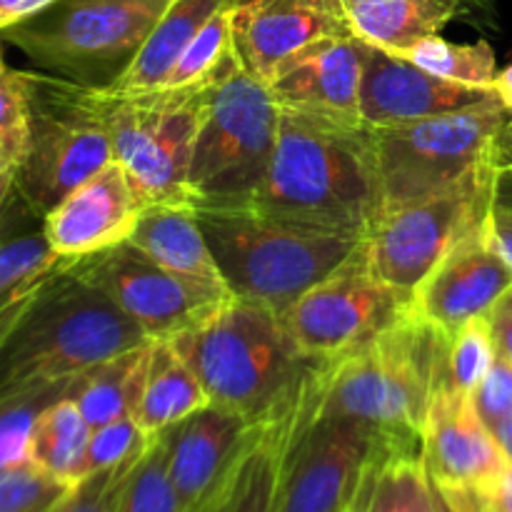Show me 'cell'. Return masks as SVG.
I'll return each instance as SVG.
<instances>
[{
    "label": "cell",
    "instance_id": "obj_1",
    "mask_svg": "<svg viewBox=\"0 0 512 512\" xmlns=\"http://www.w3.org/2000/svg\"><path fill=\"white\" fill-rule=\"evenodd\" d=\"M250 205L305 228L368 238L385 208L370 125L280 108L278 145Z\"/></svg>",
    "mask_w": 512,
    "mask_h": 512
},
{
    "label": "cell",
    "instance_id": "obj_2",
    "mask_svg": "<svg viewBox=\"0 0 512 512\" xmlns=\"http://www.w3.org/2000/svg\"><path fill=\"white\" fill-rule=\"evenodd\" d=\"M450 335L413 308L360 348L323 363L315 415L348 418L400 443H423L425 418L448 383Z\"/></svg>",
    "mask_w": 512,
    "mask_h": 512
},
{
    "label": "cell",
    "instance_id": "obj_3",
    "mask_svg": "<svg viewBox=\"0 0 512 512\" xmlns=\"http://www.w3.org/2000/svg\"><path fill=\"white\" fill-rule=\"evenodd\" d=\"M170 340L195 370L210 403L255 423L288 408L323 365L300 353L278 313L238 298Z\"/></svg>",
    "mask_w": 512,
    "mask_h": 512
},
{
    "label": "cell",
    "instance_id": "obj_4",
    "mask_svg": "<svg viewBox=\"0 0 512 512\" xmlns=\"http://www.w3.org/2000/svg\"><path fill=\"white\" fill-rule=\"evenodd\" d=\"M195 215L230 295L278 315L365 240L305 228L253 205H198Z\"/></svg>",
    "mask_w": 512,
    "mask_h": 512
},
{
    "label": "cell",
    "instance_id": "obj_5",
    "mask_svg": "<svg viewBox=\"0 0 512 512\" xmlns=\"http://www.w3.org/2000/svg\"><path fill=\"white\" fill-rule=\"evenodd\" d=\"M148 343L100 290L75 278L65 260L0 348V393L88 373L113 355Z\"/></svg>",
    "mask_w": 512,
    "mask_h": 512
},
{
    "label": "cell",
    "instance_id": "obj_6",
    "mask_svg": "<svg viewBox=\"0 0 512 512\" xmlns=\"http://www.w3.org/2000/svg\"><path fill=\"white\" fill-rule=\"evenodd\" d=\"M280 105L230 55L210 78L190 160L193 205H250L278 145Z\"/></svg>",
    "mask_w": 512,
    "mask_h": 512
},
{
    "label": "cell",
    "instance_id": "obj_7",
    "mask_svg": "<svg viewBox=\"0 0 512 512\" xmlns=\"http://www.w3.org/2000/svg\"><path fill=\"white\" fill-rule=\"evenodd\" d=\"M210 78L140 93L95 85L113 158L123 165L143 205H193L190 160Z\"/></svg>",
    "mask_w": 512,
    "mask_h": 512
},
{
    "label": "cell",
    "instance_id": "obj_8",
    "mask_svg": "<svg viewBox=\"0 0 512 512\" xmlns=\"http://www.w3.org/2000/svg\"><path fill=\"white\" fill-rule=\"evenodd\" d=\"M168 5L170 0H58L3 35L43 73L105 88L138 55Z\"/></svg>",
    "mask_w": 512,
    "mask_h": 512
},
{
    "label": "cell",
    "instance_id": "obj_9",
    "mask_svg": "<svg viewBox=\"0 0 512 512\" xmlns=\"http://www.w3.org/2000/svg\"><path fill=\"white\" fill-rule=\"evenodd\" d=\"M30 100L28 150L15 170V195L45 218L80 183L113 158L95 85L50 73H23Z\"/></svg>",
    "mask_w": 512,
    "mask_h": 512
},
{
    "label": "cell",
    "instance_id": "obj_10",
    "mask_svg": "<svg viewBox=\"0 0 512 512\" xmlns=\"http://www.w3.org/2000/svg\"><path fill=\"white\" fill-rule=\"evenodd\" d=\"M508 118L493 98L433 118L370 128L385 208L443 193L493 163L495 140Z\"/></svg>",
    "mask_w": 512,
    "mask_h": 512
},
{
    "label": "cell",
    "instance_id": "obj_11",
    "mask_svg": "<svg viewBox=\"0 0 512 512\" xmlns=\"http://www.w3.org/2000/svg\"><path fill=\"white\" fill-rule=\"evenodd\" d=\"M495 205V165L443 193L385 208L365 238L370 268L398 293H413L468 235L485 228Z\"/></svg>",
    "mask_w": 512,
    "mask_h": 512
},
{
    "label": "cell",
    "instance_id": "obj_12",
    "mask_svg": "<svg viewBox=\"0 0 512 512\" xmlns=\"http://www.w3.org/2000/svg\"><path fill=\"white\" fill-rule=\"evenodd\" d=\"M413 308L370 268L365 240L343 265L300 295L280 318L300 353L330 363L360 348Z\"/></svg>",
    "mask_w": 512,
    "mask_h": 512
},
{
    "label": "cell",
    "instance_id": "obj_13",
    "mask_svg": "<svg viewBox=\"0 0 512 512\" xmlns=\"http://www.w3.org/2000/svg\"><path fill=\"white\" fill-rule=\"evenodd\" d=\"M75 278L105 295L148 340H170L203 323L233 295L168 273L130 243L65 260Z\"/></svg>",
    "mask_w": 512,
    "mask_h": 512
},
{
    "label": "cell",
    "instance_id": "obj_14",
    "mask_svg": "<svg viewBox=\"0 0 512 512\" xmlns=\"http://www.w3.org/2000/svg\"><path fill=\"white\" fill-rule=\"evenodd\" d=\"M395 445L423 443H400L358 420L323 418L313 403L290 448L280 512H353L373 465Z\"/></svg>",
    "mask_w": 512,
    "mask_h": 512
},
{
    "label": "cell",
    "instance_id": "obj_15",
    "mask_svg": "<svg viewBox=\"0 0 512 512\" xmlns=\"http://www.w3.org/2000/svg\"><path fill=\"white\" fill-rule=\"evenodd\" d=\"M265 423H255L238 410L210 403L163 430L168 443V473L185 510L200 508L235 473Z\"/></svg>",
    "mask_w": 512,
    "mask_h": 512
},
{
    "label": "cell",
    "instance_id": "obj_16",
    "mask_svg": "<svg viewBox=\"0 0 512 512\" xmlns=\"http://www.w3.org/2000/svg\"><path fill=\"white\" fill-rule=\"evenodd\" d=\"M363 65L365 40L353 33L328 35L280 63L270 75L268 88L280 108L363 123Z\"/></svg>",
    "mask_w": 512,
    "mask_h": 512
},
{
    "label": "cell",
    "instance_id": "obj_17",
    "mask_svg": "<svg viewBox=\"0 0 512 512\" xmlns=\"http://www.w3.org/2000/svg\"><path fill=\"white\" fill-rule=\"evenodd\" d=\"M145 205L118 160L90 175L43 218V235L60 260H78L125 243Z\"/></svg>",
    "mask_w": 512,
    "mask_h": 512
},
{
    "label": "cell",
    "instance_id": "obj_18",
    "mask_svg": "<svg viewBox=\"0 0 512 512\" xmlns=\"http://www.w3.org/2000/svg\"><path fill=\"white\" fill-rule=\"evenodd\" d=\"M498 98L490 88L450 83L428 73L410 58L365 43L360 118L370 128L410 123L453 110L473 108Z\"/></svg>",
    "mask_w": 512,
    "mask_h": 512
},
{
    "label": "cell",
    "instance_id": "obj_19",
    "mask_svg": "<svg viewBox=\"0 0 512 512\" xmlns=\"http://www.w3.org/2000/svg\"><path fill=\"white\" fill-rule=\"evenodd\" d=\"M423 458L435 483L488 493L508 460L475 410L473 398L453 385L433 395L423 428Z\"/></svg>",
    "mask_w": 512,
    "mask_h": 512
},
{
    "label": "cell",
    "instance_id": "obj_20",
    "mask_svg": "<svg viewBox=\"0 0 512 512\" xmlns=\"http://www.w3.org/2000/svg\"><path fill=\"white\" fill-rule=\"evenodd\" d=\"M512 285V265L490 245L485 228L460 240L413 293V310L453 335L468 320L485 318Z\"/></svg>",
    "mask_w": 512,
    "mask_h": 512
},
{
    "label": "cell",
    "instance_id": "obj_21",
    "mask_svg": "<svg viewBox=\"0 0 512 512\" xmlns=\"http://www.w3.org/2000/svg\"><path fill=\"white\" fill-rule=\"evenodd\" d=\"M350 33L343 10L305 0H248L233 5V50L240 65L268 83L280 63L328 35Z\"/></svg>",
    "mask_w": 512,
    "mask_h": 512
},
{
    "label": "cell",
    "instance_id": "obj_22",
    "mask_svg": "<svg viewBox=\"0 0 512 512\" xmlns=\"http://www.w3.org/2000/svg\"><path fill=\"white\" fill-rule=\"evenodd\" d=\"M318 370L305 383L298 398L288 408L280 410L275 418H270L260 430L258 440L240 463L225 512H280L285 465H288L290 448H293L300 428L313 410Z\"/></svg>",
    "mask_w": 512,
    "mask_h": 512
},
{
    "label": "cell",
    "instance_id": "obj_23",
    "mask_svg": "<svg viewBox=\"0 0 512 512\" xmlns=\"http://www.w3.org/2000/svg\"><path fill=\"white\" fill-rule=\"evenodd\" d=\"M125 243L168 273L228 290L193 205H145Z\"/></svg>",
    "mask_w": 512,
    "mask_h": 512
},
{
    "label": "cell",
    "instance_id": "obj_24",
    "mask_svg": "<svg viewBox=\"0 0 512 512\" xmlns=\"http://www.w3.org/2000/svg\"><path fill=\"white\" fill-rule=\"evenodd\" d=\"M463 13L460 0H343L350 33L395 55H408Z\"/></svg>",
    "mask_w": 512,
    "mask_h": 512
},
{
    "label": "cell",
    "instance_id": "obj_25",
    "mask_svg": "<svg viewBox=\"0 0 512 512\" xmlns=\"http://www.w3.org/2000/svg\"><path fill=\"white\" fill-rule=\"evenodd\" d=\"M238 0H170L165 13L155 23L153 33L138 50L128 68L105 88L120 90V93H140V90L163 88L170 70L178 63L185 45L200 33L205 23L230 8Z\"/></svg>",
    "mask_w": 512,
    "mask_h": 512
},
{
    "label": "cell",
    "instance_id": "obj_26",
    "mask_svg": "<svg viewBox=\"0 0 512 512\" xmlns=\"http://www.w3.org/2000/svg\"><path fill=\"white\" fill-rule=\"evenodd\" d=\"M210 405L203 383L173 340L150 343L148 368L135 420L148 435H158Z\"/></svg>",
    "mask_w": 512,
    "mask_h": 512
},
{
    "label": "cell",
    "instance_id": "obj_27",
    "mask_svg": "<svg viewBox=\"0 0 512 512\" xmlns=\"http://www.w3.org/2000/svg\"><path fill=\"white\" fill-rule=\"evenodd\" d=\"M150 343L153 340L113 355L75 378L70 398L78 403L90 428H100L123 415H135L148 368Z\"/></svg>",
    "mask_w": 512,
    "mask_h": 512
},
{
    "label": "cell",
    "instance_id": "obj_28",
    "mask_svg": "<svg viewBox=\"0 0 512 512\" xmlns=\"http://www.w3.org/2000/svg\"><path fill=\"white\" fill-rule=\"evenodd\" d=\"M353 512H438L423 445H395L365 478Z\"/></svg>",
    "mask_w": 512,
    "mask_h": 512
},
{
    "label": "cell",
    "instance_id": "obj_29",
    "mask_svg": "<svg viewBox=\"0 0 512 512\" xmlns=\"http://www.w3.org/2000/svg\"><path fill=\"white\" fill-rule=\"evenodd\" d=\"M90 423L70 395L55 400L38 415L30 433L28 460L53 478L75 485L83 480L85 453L90 443Z\"/></svg>",
    "mask_w": 512,
    "mask_h": 512
},
{
    "label": "cell",
    "instance_id": "obj_30",
    "mask_svg": "<svg viewBox=\"0 0 512 512\" xmlns=\"http://www.w3.org/2000/svg\"><path fill=\"white\" fill-rule=\"evenodd\" d=\"M75 378L33 383L0 393V470L28 460V445L38 415L73 390Z\"/></svg>",
    "mask_w": 512,
    "mask_h": 512
},
{
    "label": "cell",
    "instance_id": "obj_31",
    "mask_svg": "<svg viewBox=\"0 0 512 512\" xmlns=\"http://www.w3.org/2000/svg\"><path fill=\"white\" fill-rule=\"evenodd\" d=\"M403 58H410L415 65L438 75V78L470 85V88L493 90V80L498 75L495 53L485 40H478V43H450L443 35H433V38L415 45Z\"/></svg>",
    "mask_w": 512,
    "mask_h": 512
},
{
    "label": "cell",
    "instance_id": "obj_32",
    "mask_svg": "<svg viewBox=\"0 0 512 512\" xmlns=\"http://www.w3.org/2000/svg\"><path fill=\"white\" fill-rule=\"evenodd\" d=\"M115 512H188L168 473V443L158 433L130 473Z\"/></svg>",
    "mask_w": 512,
    "mask_h": 512
},
{
    "label": "cell",
    "instance_id": "obj_33",
    "mask_svg": "<svg viewBox=\"0 0 512 512\" xmlns=\"http://www.w3.org/2000/svg\"><path fill=\"white\" fill-rule=\"evenodd\" d=\"M233 55V5L215 13L185 45L163 88H183L208 80Z\"/></svg>",
    "mask_w": 512,
    "mask_h": 512
},
{
    "label": "cell",
    "instance_id": "obj_34",
    "mask_svg": "<svg viewBox=\"0 0 512 512\" xmlns=\"http://www.w3.org/2000/svg\"><path fill=\"white\" fill-rule=\"evenodd\" d=\"M495 358H498V348H495L488 320H468L450 335L448 383L460 393L473 395L480 380L493 368Z\"/></svg>",
    "mask_w": 512,
    "mask_h": 512
},
{
    "label": "cell",
    "instance_id": "obj_35",
    "mask_svg": "<svg viewBox=\"0 0 512 512\" xmlns=\"http://www.w3.org/2000/svg\"><path fill=\"white\" fill-rule=\"evenodd\" d=\"M73 485L53 478L33 460L0 470V512H50Z\"/></svg>",
    "mask_w": 512,
    "mask_h": 512
},
{
    "label": "cell",
    "instance_id": "obj_36",
    "mask_svg": "<svg viewBox=\"0 0 512 512\" xmlns=\"http://www.w3.org/2000/svg\"><path fill=\"white\" fill-rule=\"evenodd\" d=\"M60 263L43 230L0 238V300Z\"/></svg>",
    "mask_w": 512,
    "mask_h": 512
},
{
    "label": "cell",
    "instance_id": "obj_37",
    "mask_svg": "<svg viewBox=\"0 0 512 512\" xmlns=\"http://www.w3.org/2000/svg\"><path fill=\"white\" fill-rule=\"evenodd\" d=\"M153 438L155 435H148L140 428L135 415H123V418L110 420V423L100 425V428H93L88 453H85L83 478L135 458V455H140L148 448Z\"/></svg>",
    "mask_w": 512,
    "mask_h": 512
},
{
    "label": "cell",
    "instance_id": "obj_38",
    "mask_svg": "<svg viewBox=\"0 0 512 512\" xmlns=\"http://www.w3.org/2000/svg\"><path fill=\"white\" fill-rule=\"evenodd\" d=\"M30 138V100L23 70H0V150L18 170Z\"/></svg>",
    "mask_w": 512,
    "mask_h": 512
},
{
    "label": "cell",
    "instance_id": "obj_39",
    "mask_svg": "<svg viewBox=\"0 0 512 512\" xmlns=\"http://www.w3.org/2000/svg\"><path fill=\"white\" fill-rule=\"evenodd\" d=\"M150 443H153V440H150ZM143 453L125 460V463L113 465V468L85 475V478L78 480V483L70 488V493L50 512H115L118 510L125 483H128L130 473H133V468L138 465V460L143 458Z\"/></svg>",
    "mask_w": 512,
    "mask_h": 512
},
{
    "label": "cell",
    "instance_id": "obj_40",
    "mask_svg": "<svg viewBox=\"0 0 512 512\" xmlns=\"http://www.w3.org/2000/svg\"><path fill=\"white\" fill-rule=\"evenodd\" d=\"M473 405L488 430L512 413V360L498 355L478 388L473 390Z\"/></svg>",
    "mask_w": 512,
    "mask_h": 512
},
{
    "label": "cell",
    "instance_id": "obj_41",
    "mask_svg": "<svg viewBox=\"0 0 512 512\" xmlns=\"http://www.w3.org/2000/svg\"><path fill=\"white\" fill-rule=\"evenodd\" d=\"M60 263H63V260H60ZM58 265H55V268H58ZM55 268H50L48 273L38 275V278L28 280V283H23L20 288H15L13 293L5 295V298L0 300V348H3L5 340L10 338V333L15 330V325L20 323V318L25 315V310L30 308V303L35 300L38 290L43 288V283L48 280V275L53 273Z\"/></svg>",
    "mask_w": 512,
    "mask_h": 512
},
{
    "label": "cell",
    "instance_id": "obj_42",
    "mask_svg": "<svg viewBox=\"0 0 512 512\" xmlns=\"http://www.w3.org/2000/svg\"><path fill=\"white\" fill-rule=\"evenodd\" d=\"M433 480V478H430ZM435 510L438 512H495L483 493L465 488H448L433 480Z\"/></svg>",
    "mask_w": 512,
    "mask_h": 512
},
{
    "label": "cell",
    "instance_id": "obj_43",
    "mask_svg": "<svg viewBox=\"0 0 512 512\" xmlns=\"http://www.w3.org/2000/svg\"><path fill=\"white\" fill-rule=\"evenodd\" d=\"M485 320H488L490 333H493L498 355L512 360V285L500 295L498 303L488 310Z\"/></svg>",
    "mask_w": 512,
    "mask_h": 512
},
{
    "label": "cell",
    "instance_id": "obj_44",
    "mask_svg": "<svg viewBox=\"0 0 512 512\" xmlns=\"http://www.w3.org/2000/svg\"><path fill=\"white\" fill-rule=\"evenodd\" d=\"M485 235L490 245L512 265V208L495 203L485 220Z\"/></svg>",
    "mask_w": 512,
    "mask_h": 512
},
{
    "label": "cell",
    "instance_id": "obj_45",
    "mask_svg": "<svg viewBox=\"0 0 512 512\" xmlns=\"http://www.w3.org/2000/svg\"><path fill=\"white\" fill-rule=\"evenodd\" d=\"M58 0H0V33L35 18Z\"/></svg>",
    "mask_w": 512,
    "mask_h": 512
},
{
    "label": "cell",
    "instance_id": "obj_46",
    "mask_svg": "<svg viewBox=\"0 0 512 512\" xmlns=\"http://www.w3.org/2000/svg\"><path fill=\"white\" fill-rule=\"evenodd\" d=\"M483 495L495 512H512V465L510 463L508 468L500 473V478L490 485L488 493Z\"/></svg>",
    "mask_w": 512,
    "mask_h": 512
},
{
    "label": "cell",
    "instance_id": "obj_47",
    "mask_svg": "<svg viewBox=\"0 0 512 512\" xmlns=\"http://www.w3.org/2000/svg\"><path fill=\"white\" fill-rule=\"evenodd\" d=\"M265 428V425H263ZM245 460V458H243ZM240 468V465H238ZM238 468H235V473L230 475L228 480H225L223 485H220L218 490H215L213 495H210L208 500H205L203 505H200V508H195L193 512H225L228 510V500H230V490H233V483H235V475H238Z\"/></svg>",
    "mask_w": 512,
    "mask_h": 512
},
{
    "label": "cell",
    "instance_id": "obj_48",
    "mask_svg": "<svg viewBox=\"0 0 512 512\" xmlns=\"http://www.w3.org/2000/svg\"><path fill=\"white\" fill-rule=\"evenodd\" d=\"M512 163V115L508 118V123L503 125L500 130L498 140H495L493 148V165L500 168V165H510Z\"/></svg>",
    "mask_w": 512,
    "mask_h": 512
},
{
    "label": "cell",
    "instance_id": "obj_49",
    "mask_svg": "<svg viewBox=\"0 0 512 512\" xmlns=\"http://www.w3.org/2000/svg\"><path fill=\"white\" fill-rule=\"evenodd\" d=\"M495 203L512 208V163L495 168Z\"/></svg>",
    "mask_w": 512,
    "mask_h": 512
},
{
    "label": "cell",
    "instance_id": "obj_50",
    "mask_svg": "<svg viewBox=\"0 0 512 512\" xmlns=\"http://www.w3.org/2000/svg\"><path fill=\"white\" fill-rule=\"evenodd\" d=\"M460 3H463L465 13L475 15L483 23L495 25V20H498V3L495 0H460Z\"/></svg>",
    "mask_w": 512,
    "mask_h": 512
},
{
    "label": "cell",
    "instance_id": "obj_51",
    "mask_svg": "<svg viewBox=\"0 0 512 512\" xmlns=\"http://www.w3.org/2000/svg\"><path fill=\"white\" fill-rule=\"evenodd\" d=\"M493 93L498 95L503 108L512 115V65H508L505 70H498V75L493 80Z\"/></svg>",
    "mask_w": 512,
    "mask_h": 512
},
{
    "label": "cell",
    "instance_id": "obj_52",
    "mask_svg": "<svg viewBox=\"0 0 512 512\" xmlns=\"http://www.w3.org/2000/svg\"><path fill=\"white\" fill-rule=\"evenodd\" d=\"M490 433H493L498 448L503 450L505 460L512 465V413L508 415V418L500 420L498 425H493V428H490Z\"/></svg>",
    "mask_w": 512,
    "mask_h": 512
},
{
    "label": "cell",
    "instance_id": "obj_53",
    "mask_svg": "<svg viewBox=\"0 0 512 512\" xmlns=\"http://www.w3.org/2000/svg\"><path fill=\"white\" fill-rule=\"evenodd\" d=\"M15 188V165L10 163L8 155L0 150V190H13Z\"/></svg>",
    "mask_w": 512,
    "mask_h": 512
},
{
    "label": "cell",
    "instance_id": "obj_54",
    "mask_svg": "<svg viewBox=\"0 0 512 512\" xmlns=\"http://www.w3.org/2000/svg\"><path fill=\"white\" fill-rule=\"evenodd\" d=\"M15 195V188L13 190H0V225H3V218H5V208H8L10 198Z\"/></svg>",
    "mask_w": 512,
    "mask_h": 512
},
{
    "label": "cell",
    "instance_id": "obj_55",
    "mask_svg": "<svg viewBox=\"0 0 512 512\" xmlns=\"http://www.w3.org/2000/svg\"><path fill=\"white\" fill-rule=\"evenodd\" d=\"M238 3H248V0H238ZM305 3L328 5V8H338V10H343V0H305Z\"/></svg>",
    "mask_w": 512,
    "mask_h": 512
},
{
    "label": "cell",
    "instance_id": "obj_56",
    "mask_svg": "<svg viewBox=\"0 0 512 512\" xmlns=\"http://www.w3.org/2000/svg\"><path fill=\"white\" fill-rule=\"evenodd\" d=\"M3 68H8V65L3 63V53H0V70H3Z\"/></svg>",
    "mask_w": 512,
    "mask_h": 512
}]
</instances>
